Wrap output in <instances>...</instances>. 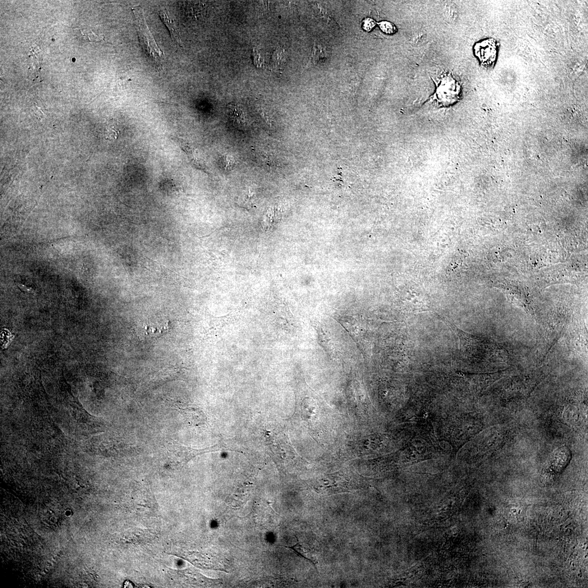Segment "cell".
<instances>
[{
  "mask_svg": "<svg viewBox=\"0 0 588 588\" xmlns=\"http://www.w3.org/2000/svg\"><path fill=\"white\" fill-rule=\"evenodd\" d=\"M379 26L381 30L385 33L387 34H392L396 32V29L394 25L389 22L383 21L379 23Z\"/></svg>",
  "mask_w": 588,
  "mask_h": 588,
  "instance_id": "9c48e42d",
  "label": "cell"
},
{
  "mask_svg": "<svg viewBox=\"0 0 588 588\" xmlns=\"http://www.w3.org/2000/svg\"><path fill=\"white\" fill-rule=\"evenodd\" d=\"M254 62H255V63L256 64V66L258 67L261 66V63L260 62V59H259L260 57L259 54H258V52L256 51L255 50H254Z\"/></svg>",
  "mask_w": 588,
  "mask_h": 588,
  "instance_id": "7c38bea8",
  "label": "cell"
},
{
  "mask_svg": "<svg viewBox=\"0 0 588 588\" xmlns=\"http://www.w3.org/2000/svg\"><path fill=\"white\" fill-rule=\"evenodd\" d=\"M17 286L20 289H21V291L22 292H24L25 293L32 294H35V291H34V289L31 288L27 287L25 286H24V285H23L20 283H17Z\"/></svg>",
  "mask_w": 588,
  "mask_h": 588,
  "instance_id": "8fae6325",
  "label": "cell"
},
{
  "mask_svg": "<svg viewBox=\"0 0 588 588\" xmlns=\"http://www.w3.org/2000/svg\"><path fill=\"white\" fill-rule=\"evenodd\" d=\"M229 117L236 125L242 126L245 123V115L239 105L229 104L227 105Z\"/></svg>",
  "mask_w": 588,
  "mask_h": 588,
  "instance_id": "52a82bcc",
  "label": "cell"
},
{
  "mask_svg": "<svg viewBox=\"0 0 588 588\" xmlns=\"http://www.w3.org/2000/svg\"><path fill=\"white\" fill-rule=\"evenodd\" d=\"M136 22V28L139 35L140 42L147 55L160 68L162 67L164 58L163 52L156 43L151 32L147 25L143 10L139 7L133 8Z\"/></svg>",
  "mask_w": 588,
  "mask_h": 588,
  "instance_id": "6da1fadb",
  "label": "cell"
},
{
  "mask_svg": "<svg viewBox=\"0 0 588 588\" xmlns=\"http://www.w3.org/2000/svg\"><path fill=\"white\" fill-rule=\"evenodd\" d=\"M475 52L477 56L480 59V62L489 65L494 61L496 56V45L492 40H486L478 43L475 47Z\"/></svg>",
  "mask_w": 588,
  "mask_h": 588,
  "instance_id": "277c9868",
  "label": "cell"
},
{
  "mask_svg": "<svg viewBox=\"0 0 588 588\" xmlns=\"http://www.w3.org/2000/svg\"><path fill=\"white\" fill-rule=\"evenodd\" d=\"M158 13L161 19L169 30L172 39L177 44H180L181 43V36L179 35L175 23L169 16V13L165 8H161L159 9Z\"/></svg>",
  "mask_w": 588,
  "mask_h": 588,
  "instance_id": "5b68a950",
  "label": "cell"
},
{
  "mask_svg": "<svg viewBox=\"0 0 588 588\" xmlns=\"http://www.w3.org/2000/svg\"><path fill=\"white\" fill-rule=\"evenodd\" d=\"M460 86L458 82L452 76H447L441 81L436 90V96L440 102L451 105L460 98Z\"/></svg>",
  "mask_w": 588,
  "mask_h": 588,
  "instance_id": "3957f363",
  "label": "cell"
},
{
  "mask_svg": "<svg viewBox=\"0 0 588 588\" xmlns=\"http://www.w3.org/2000/svg\"><path fill=\"white\" fill-rule=\"evenodd\" d=\"M166 449L168 462L175 467L183 466L197 455L205 452L204 449L203 451L184 446L174 441L166 444Z\"/></svg>",
  "mask_w": 588,
  "mask_h": 588,
  "instance_id": "7a4b0ae2",
  "label": "cell"
},
{
  "mask_svg": "<svg viewBox=\"0 0 588 588\" xmlns=\"http://www.w3.org/2000/svg\"><path fill=\"white\" fill-rule=\"evenodd\" d=\"M375 26V22L371 19H367L365 21L364 28L366 31H370Z\"/></svg>",
  "mask_w": 588,
  "mask_h": 588,
  "instance_id": "30bf717a",
  "label": "cell"
},
{
  "mask_svg": "<svg viewBox=\"0 0 588 588\" xmlns=\"http://www.w3.org/2000/svg\"><path fill=\"white\" fill-rule=\"evenodd\" d=\"M289 549L293 550L301 557L309 560L314 566L316 568L317 564L318 563V560L314 553L313 551L312 550L310 547L302 545L297 540V543L292 547H286Z\"/></svg>",
  "mask_w": 588,
  "mask_h": 588,
  "instance_id": "8992f818",
  "label": "cell"
},
{
  "mask_svg": "<svg viewBox=\"0 0 588 588\" xmlns=\"http://www.w3.org/2000/svg\"><path fill=\"white\" fill-rule=\"evenodd\" d=\"M254 193L251 192L250 190H248L241 197L239 200L240 203L242 204L243 207H251L252 204L254 203Z\"/></svg>",
  "mask_w": 588,
  "mask_h": 588,
  "instance_id": "ba28073f",
  "label": "cell"
}]
</instances>
